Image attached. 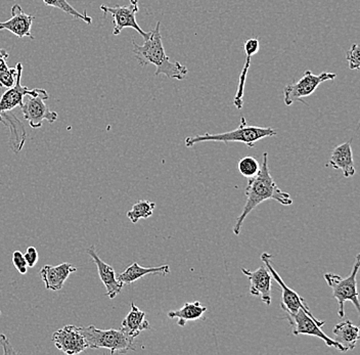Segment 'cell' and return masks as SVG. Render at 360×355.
Wrapping results in <instances>:
<instances>
[{"label":"cell","instance_id":"obj_1","mask_svg":"<svg viewBox=\"0 0 360 355\" xmlns=\"http://www.w3.org/2000/svg\"><path fill=\"white\" fill-rule=\"evenodd\" d=\"M247 202L240 217L236 219L233 233L236 235H240V229L244 224L245 219L254 209L260 205L263 202L269 200L278 201L281 205L290 206L292 204L291 195L289 193L283 192L276 181L272 179L269 172V153L263 154L262 164L257 175L249 179L246 191Z\"/></svg>","mask_w":360,"mask_h":355},{"label":"cell","instance_id":"obj_2","mask_svg":"<svg viewBox=\"0 0 360 355\" xmlns=\"http://www.w3.org/2000/svg\"><path fill=\"white\" fill-rule=\"evenodd\" d=\"M161 22H158L154 30L150 31V37L139 46L132 40V53L141 67L154 65L156 67L155 76L165 75L170 79L184 80L188 73V69L179 62H172L166 55L163 39L160 32Z\"/></svg>","mask_w":360,"mask_h":355},{"label":"cell","instance_id":"obj_3","mask_svg":"<svg viewBox=\"0 0 360 355\" xmlns=\"http://www.w3.org/2000/svg\"><path fill=\"white\" fill-rule=\"evenodd\" d=\"M278 130L270 127H248L246 118H240V125L235 130L224 134H211L206 132L195 136H188L184 141L186 148L205 141H217V143H243L249 148H253L260 139L276 136Z\"/></svg>","mask_w":360,"mask_h":355},{"label":"cell","instance_id":"obj_4","mask_svg":"<svg viewBox=\"0 0 360 355\" xmlns=\"http://www.w3.org/2000/svg\"><path fill=\"white\" fill-rule=\"evenodd\" d=\"M81 334L84 337L87 348L109 349L111 354H127L135 350L134 338L128 336L122 330H100L94 325L79 327Z\"/></svg>","mask_w":360,"mask_h":355},{"label":"cell","instance_id":"obj_5","mask_svg":"<svg viewBox=\"0 0 360 355\" xmlns=\"http://www.w3.org/2000/svg\"><path fill=\"white\" fill-rule=\"evenodd\" d=\"M360 267V255L357 254L355 258L354 265H353L352 271L350 276L343 278L342 276L335 275V273H326L325 280L326 284L330 287L333 291V295L336 298L338 304H339V310H338V316L339 318L345 316V309L344 304L346 301H350L354 304L357 312L360 311L359 304V293L357 291L356 276L359 273Z\"/></svg>","mask_w":360,"mask_h":355},{"label":"cell","instance_id":"obj_6","mask_svg":"<svg viewBox=\"0 0 360 355\" xmlns=\"http://www.w3.org/2000/svg\"><path fill=\"white\" fill-rule=\"evenodd\" d=\"M288 321L292 327V335H307V336L317 337L321 339L328 347L336 348L339 351L347 352V350L338 343L334 339L330 338L328 335L321 330L325 325V321H319V318H312L304 309H299L295 314H287Z\"/></svg>","mask_w":360,"mask_h":355},{"label":"cell","instance_id":"obj_7","mask_svg":"<svg viewBox=\"0 0 360 355\" xmlns=\"http://www.w3.org/2000/svg\"><path fill=\"white\" fill-rule=\"evenodd\" d=\"M336 73L323 72L319 75H315L307 70L298 82L287 85L283 89V102L285 105H291L295 102H303V98L312 96L317 87L326 81L335 80Z\"/></svg>","mask_w":360,"mask_h":355},{"label":"cell","instance_id":"obj_8","mask_svg":"<svg viewBox=\"0 0 360 355\" xmlns=\"http://www.w3.org/2000/svg\"><path fill=\"white\" fill-rule=\"evenodd\" d=\"M271 258L272 255L269 253L265 252L261 255V260L264 262V265L269 269L270 275L281 288V309L287 314H295L299 309H304L310 316L315 318L314 314H312L311 310L309 309L307 303L304 301V299L300 297L298 293L295 292V290L288 287L287 284L283 282V278H281V276L278 275V271L274 269Z\"/></svg>","mask_w":360,"mask_h":355},{"label":"cell","instance_id":"obj_9","mask_svg":"<svg viewBox=\"0 0 360 355\" xmlns=\"http://www.w3.org/2000/svg\"><path fill=\"white\" fill-rule=\"evenodd\" d=\"M103 17L107 18L108 13L112 15L114 22L112 34L115 36L120 34L123 29L132 28L141 34L143 39L150 37V32H145L136 22V13H139V4H130L128 6H101Z\"/></svg>","mask_w":360,"mask_h":355},{"label":"cell","instance_id":"obj_10","mask_svg":"<svg viewBox=\"0 0 360 355\" xmlns=\"http://www.w3.org/2000/svg\"><path fill=\"white\" fill-rule=\"evenodd\" d=\"M15 69H17V77H15V85L8 89V91L4 92L1 98H0V114L4 113V112H11V110L17 107L21 108L22 103H24V98L27 96H44L45 98H49V93L44 89H30L28 87L22 86L21 82L22 65L21 63H18Z\"/></svg>","mask_w":360,"mask_h":355},{"label":"cell","instance_id":"obj_11","mask_svg":"<svg viewBox=\"0 0 360 355\" xmlns=\"http://www.w3.org/2000/svg\"><path fill=\"white\" fill-rule=\"evenodd\" d=\"M49 100L44 96H27V101L21 105L22 116L34 129L41 128L44 121L53 123L58 120V113L51 111L44 101Z\"/></svg>","mask_w":360,"mask_h":355},{"label":"cell","instance_id":"obj_12","mask_svg":"<svg viewBox=\"0 0 360 355\" xmlns=\"http://www.w3.org/2000/svg\"><path fill=\"white\" fill-rule=\"evenodd\" d=\"M51 339L56 347L68 355L81 354L87 348L86 341L76 325H65L62 329L53 333Z\"/></svg>","mask_w":360,"mask_h":355},{"label":"cell","instance_id":"obj_13","mask_svg":"<svg viewBox=\"0 0 360 355\" xmlns=\"http://www.w3.org/2000/svg\"><path fill=\"white\" fill-rule=\"evenodd\" d=\"M242 273L249 278L250 293L253 296H259L263 303L271 305V275L265 265H261L256 271L242 269Z\"/></svg>","mask_w":360,"mask_h":355},{"label":"cell","instance_id":"obj_14","mask_svg":"<svg viewBox=\"0 0 360 355\" xmlns=\"http://www.w3.org/2000/svg\"><path fill=\"white\" fill-rule=\"evenodd\" d=\"M35 18L27 15L19 4L11 8V18L6 22H0V30H8L19 38L29 37L34 39L31 29Z\"/></svg>","mask_w":360,"mask_h":355},{"label":"cell","instance_id":"obj_15","mask_svg":"<svg viewBox=\"0 0 360 355\" xmlns=\"http://www.w3.org/2000/svg\"><path fill=\"white\" fill-rule=\"evenodd\" d=\"M87 254L98 267V276H100L101 282L107 289V295L109 296L110 299L116 298V296L119 295L122 291L124 285L117 278L114 269L111 265L105 264L101 259L100 256L96 253V247L91 246L89 249H87Z\"/></svg>","mask_w":360,"mask_h":355},{"label":"cell","instance_id":"obj_16","mask_svg":"<svg viewBox=\"0 0 360 355\" xmlns=\"http://www.w3.org/2000/svg\"><path fill=\"white\" fill-rule=\"evenodd\" d=\"M77 269L71 264H62L53 266L45 265L40 271V276L44 280L45 289L49 291H60L71 273H76Z\"/></svg>","mask_w":360,"mask_h":355},{"label":"cell","instance_id":"obj_17","mask_svg":"<svg viewBox=\"0 0 360 355\" xmlns=\"http://www.w3.org/2000/svg\"><path fill=\"white\" fill-rule=\"evenodd\" d=\"M259 49H260V44L256 38H250L244 42L246 62H245L244 67H243L242 72H240L238 89H236L235 98H233V105L238 110H242L243 105H244L245 86H246L248 71H249L250 66H251L252 58L257 55Z\"/></svg>","mask_w":360,"mask_h":355},{"label":"cell","instance_id":"obj_18","mask_svg":"<svg viewBox=\"0 0 360 355\" xmlns=\"http://www.w3.org/2000/svg\"><path fill=\"white\" fill-rule=\"evenodd\" d=\"M328 166L334 168V169L341 170L344 177H346V179L355 174V166L354 161H353L351 141L342 143V145L335 148Z\"/></svg>","mask_w":360,"mask_h":355},{"label":"cell","instance_id":"obj_19","mask_svg":"<svg viewBox=\"0 0 360 355\" xmlns=\"http://www.w3.org/2000/svg\"><path fill=\"white\" fill-rule=\"evenodd\" d=\"M170 273L169 265H161L158 267H143L136 262L128 266L122 273L117 278L123 285L134 284L139 278L148 275L167 276Z\"/></svg>","mask_w":360,"mask_h":355},{"label":"cell","instance_id":"obj_20","mask_svg":"<svg viewBox=\"0 0 360 355\" xmlns=\"http://www.w3.org/2000/svg\"><path fill=\"white\" fill-rule=\"evenodd\" d=\"M150 329V323L146 320V312L141 311L134 302L131 309L126 316L121 325V330L128 336L136 338L141 332Z\"/></svg>","mask_w":360,"mask_h":355},{"label":"cell","instance_id":"obj_21","mask_svg":"<svg viewBox=\"0 0 360 355\" xmlns=\"http://www.w3.org/2000/svg\"><path fill=\"white\" fill-rule=\"evenodd\" d=\"M336 341L346 350H353L359 339V328L353 325L350 321H342L333 329Z\"/></svg>","mask_w":360,"mask_h":355},{"label":"cell","instance_id":"obj_22","mask_svg":"<svg viewBox=\"0 0 360 355\" xmlns=\"http://www.w3.org/2000/svg\"><path fill=\"white\" fill-rule=\"evenodd\" d=\"M207 311V307L202 305L199 301L188 302L179 310H173L168 312V318H177V325L184 327L190 321H198L204 316Z\"/></svg>","mask_w":360,"mask_h":355},{"label":"cell","instance_id":"obj_23","mask_svg":"<svg viewBox=\"0 0 360 355\" xmlns=\"http://www.w3.org/2000/svg\"><path fill=\"white\" fill-rule=\"evenodd\" d=\"M155 208H156V204L154 202L141 200L132 206L131 210L128 211L127 217L129 218L132 224H137L139 219H146V218L152 217Z\"/></svg>","mask_w":360,"mask_h":355},{"label":"cell","instance_id":"obj_24","mask_svg":"<svg viewBox=\"0 0 360 355\" xmlns=\"http://www.w3.org/2000/svg\"><path fill=\"white\" fill-rule=\"evenodd\" d=\"M44 2L45 6L58 8V10L63 11V12L73 17L74 19L81 20V21L89 25L92 23L91 17L87 15L86 11H84L82 13H79L67 0H44Z\"/></svg>","mask_w":360,"mask_h":355},{"label":"cell","instance_id":"obj_25","mask_svg":"<svg viewBox=\"0 0 360 355\" xmlns=\"http://www.w3.org/2000/svg\"><path fill=\"white\" fill-rule=\"evenodd\" d=\"M238 169L243 176L252 179L257 175L259 169H260V164L254 157H244L238 162Z\"/></svg>","mask_w":360,"mask_h":355},{"label":"cell","instance_id":"obj_26","mask_svg":"<svg viewBox=\"0 0 360 355\" xmlns=\"http://www.w3.org/2000/svg\"><path fill=\"white\" fill-rule=\"evenodd\" d=\"M17 77V69L11 68L8 64H4L0 67V86L4 89H11L15 85Z\"/></svg>","mask_w":360,"mask_h":355},{"label":"cell","instance_id":"obj_27","mask_svg":"<svg viewBox=\"0 0 360 355\" xmlns=\"http://www.w3.org/2000/svg\"><path fill=\"white\" fill-rule=\"evenodd\" d=\"M349 69L359 70L360 68V49L357 44H353L346 53Z\"/></svg>","mask_w":360,"mask_h":355},{"label":"cell","instance_id":"obj_28","mask_svg":"<svg viewBox=\"0 0 360 355\" xmlns=\"http://www.w3.org/2000/svg\"><path fill=\"white\" fill-rule=\"evenodd\" d=\"M13 264L21 275H26L27 271H28V265H27L26 259H25L22 252L15 251L13 253Z\"/></svg>","mask_w":360,"mask_h":355},{"label":"cell","instance_id":"obj_29","mask_svg":"<svg viewBox=\"0 0 360 355\" xmlns=\"http://www.w3.org/2000/svg\"><path fill=\"white\" fill-rule=\"evenodd\" d=\"M24 257L29 267L35 266L38 262L37 250H36V248H34V247H29V248L27 249V252L25 254Z\"/></svg>","mask_w":360,"mask_h":355},{"label":"cell","instance_id":"obj_30","mask_svg":"<svg viewBox=\"0 0 360 355\" xmlns=\"http://www.w3.org/2000/svg\"><path fill=\"white\" fill-rule=\"evenodd\" d=\"M0 344H1L2 347H4V354H15L17 352L13 350V348L11 347L10 343H8V339L4 336V334H0Z\"/></svg>","mask_w":360,"mask_h":355},{"label":"cell","instance_id":"obj_31","mask_svg":"<svg viewBox=\"0 0 360 355\" xmlns=\"http://www.w3.org/2000/svg\"><path fill=\"white\" fill-rule=\"evenodd\" d=\"M8 57H10V56H8V51H6V49H0V67L6 64Z\"/></svg>","mask_w":360,"mask_h":355},{"label":"cell","instance_id":"obj_32","mask_svg":"<svg viewBox=\"0 0 360 355\" xmlns=\"http://www.w3.org/2000/svg\"><path fill=\"white\" fill-rule=\"evenodd\" d=\"M130 4H139V0H130Z\"/></svg>","mask_w":360,"mask_h":355},{"label":"cell","instance_id":"obj_33","mask_svg":"<svg viewBox=\"0 0 360 355\" xmlns=\"http://www.w3.org/2000/svg\"><path fill=\"white\" fill-rule=\"evenodd\" d=\"M0 314H1V311H0Z\"/></svg>","mask_w":360,"mask_h":355}]
</instances>
